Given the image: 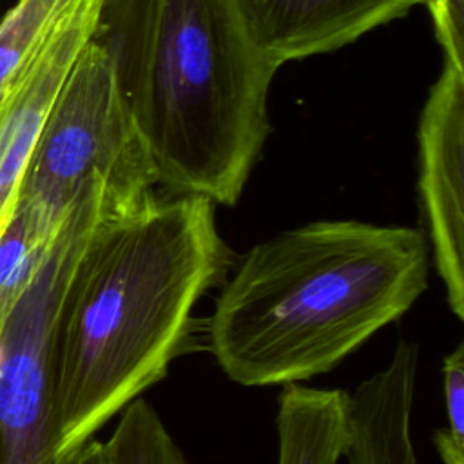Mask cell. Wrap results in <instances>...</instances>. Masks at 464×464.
<instances>
[{"label": "cell", "instance_id": "6da1fadb", "mask_svg": "<svg viewBox=\"0 0 464 464\" xmlns=\"http://www.w3.org/2000/svg\"><path fill=\"white\" fill-rule=\"evenodd\" d=\"M214 207L201 196H154L89 234L54 339L60 464L167 373L196 303L225 281L232 252Z\"/></svg>", "mask_w": 464, "mask_h": 464}, {"label": "cell", "instance_id": "7a4b0ae2", "mask_svg": "<svg viewBox=\"0 0 464 464\" xmlns=\"http://www.w3.org/2000/svg\"><path fill=\"white\" fill-rule=\"evenodd\" d=\"M424 230L321 219L254 245L225 281L208 350L239 386L330 372L426 292Z\"/></svg>", "mask_w": 464, "mask_h": 464}, {"label": "cell", "instance_id": "3957f363", "mask_svg": "<svg viewBox=\"0 0 464 464\" xmlns=\"http://www.w3.org/2000/svg\"><path fill=\"white\" fill-rule=\"evenodd\" d=\"M158 185L232 207L270 134L279 71L252 44L234 0H100L91 36Z\"/></svg>", "mask_w": 464, "mask_h": 464}, {"label": "cell", "instance_id": "277c9868", "mask_svg": "<svg viewBox=\"0 0 464 464\" xmlns=\"http://www.w3.org/2000/svg\"><path fill=\"white\" fill-rule=\"evenodd\" d=\"M156 172L120 94L112 63L92 38L74 60L31 152L16 212L40 239H53L83 198L112 218L152 199Z\"/></svg>", "mask_w": 464, "mask_h": 464}, {"label": "cell", "instance_id": "5b68a950", "mask_svg": "<svg viewBox=\"0 0 464 464\" xmlns=\"http://www.w3.org/2000/svg\"><path fill=\"white\" fill-rule=\"evenodd\" d=\"M103 218L109 212L100 198H83L69 208L0 330V464H60L54 455L56 326L82 250Z\"/></svg>", "mask_w": 464, "mask_h": 464}, {"label": "cell", "instance_id": "8992f818", "mask_svg": "<svg viewBox=\"0 0 464 464\" xmlns=\"http://www.w3.org/2000/svg\"><path fill=\"white\" fill-rule=\"evenodd\" d=\"M419 196L448 306L464 319V69L446 60L420 112Z\"/></svg>", "mask_w": 464, "mask_h": 464}, {"label": "cell", "instance_id": "52a82bcc", "mask_svg": "<svg viewBox=\"0 0 464 464\" xmlns=\"http://www.w3.org/2000/svg\"><path fill=\"white\" fill-rule=\"evenodd\" d=\"M100 0H74L0 96V236L9 225L20 185L44 121L74 60L91 40Z\"/></svg>", "mask_w": 464, "mask_h": 464}, {"label": "cell", "instance_id": "ba28073f", "mask_svg": "<svg viewBox=\"0 0 464 464\" xmlns=\"http://www.w3.org/2000/svg\"><path fill=\"white\" fill-rule=\"evenodd\" d=\"M257 51L277 69L330 53L428 0H234Z\"/></svg>", "mask_w": 464, "mask_h": 464}, {"label": "cell", "instance_id": "9c48e42d", "mask_svg": "<svg viewBox=\"0 0 464 464\" xmlns=\"http://www.w3.org/2000/svg\"><path fill=\"white\" fill-rule=\"evenodd\" d=\"M419 350L397 343L384 370L348 395L350 464H419L411 440V410Z\"/></svg>", "mask_w": 464, "mask_h": 464}, {"label": "cell", "instance_id": "30bf717a", "mask_svg": "<svg viewBox=\"0 0 464 464\" xmlns=\"http://www.w3.org/2000/svg\"><path fill=\"white\" fill-rule=\"evenodd\" d=\"M276 428L277 464H339L350 437L348 393L285 384Z\"/></svg>", "mask_w": 464, "mask_h": 464}, {"label": "cell", "instance_id": "8fae6325", "mask_svg": "<svg viewBox=\"0 0 464 464\" xmlns=\"http://www.w3.org/2000/svg\"><path fill=\"white\" fill-rule=\"evenodd\" d=\"M100 455L102 464H188L158 411L141 397L123 408Z\"/></svg>", "mask_w": 464, "mask_h": 464}, {"label": "cell", "instance_id": "7c38bea8", "mask_svg": "<svg viewBox=\"0 0 464 464\" xmlns=\"http://www.w3.org/2000/svg\"><path fill=\"white\" fill-rule=\"evenodd\" d=\"M74 0H16L0 20V96L44 45Z\"/></svg>", "mask_w": 464, "mask_h": 464}, {"label": "cell", "instance_id": "4fadbf2b", "mask_svg": "<svg viewBox=\"0 0 464 464\" xmlns=\"http://www.w3.org/2000/svg\"><path fill=\"white\" fill-rule=\"evenodd\" d=\"M51 241L40 239L14 210L0 236V330L36 272Z\"/></svg>", "mask_w": 464, "mask_h": 464}, {"label": "cell", "instance_id": "5bb4252c", "mask_svg": "<svg viewBox=\"0 0 464 464\" xmlns=\"http://www.w3.org/2000/svg\"><path fill=\"white\" fill-rule=\"evenodd\" d=\"M442 393L450 437L464 446V343L460 341L442 362Z\"/></svg>", "mask_w": 464, "mask_h": 464}, {"label": "cell", "instance_id": "9a60e30c", "mask_svg": "<svg viewBox=\"0 0 464 464\" xmlns=\"http://www.w3.org/2000/svg\"><path fill=\"white\" fill-rule=\"evenodd\" d=\"M426 5L446 62L464 69V0H428Z\"/></svg>", "mask_w": 464, "mask_h": 464}, {"label": "cell", "instance_id": "2e32d148", "mask_svg": "<svg viewBox=\"0 0 464 464\" xmlns=\"http://www.w3.org/2000/svg\"><path fill=\"white\" fill-rule=\"evenodd\" d=\"M433 442L444 464H464V446L457 444L446 430H437Z\"/></svg>", "mask_w": 464, "mask_h": 464}, {"label": "cell", "instance_id": "e0dca14e", "mask_svg": "<svg viewBox=\"0 0 464 464\" xmlns=\"http://www.w3.org/2000/svg\"><path fill=\"white\" fill-rule=\"evenodd\" d=\"M102 442L100 440H87L69 460V464H102Z\"/></svg>", "mask_w": 464, "mask_h": 464}]
</instances>
